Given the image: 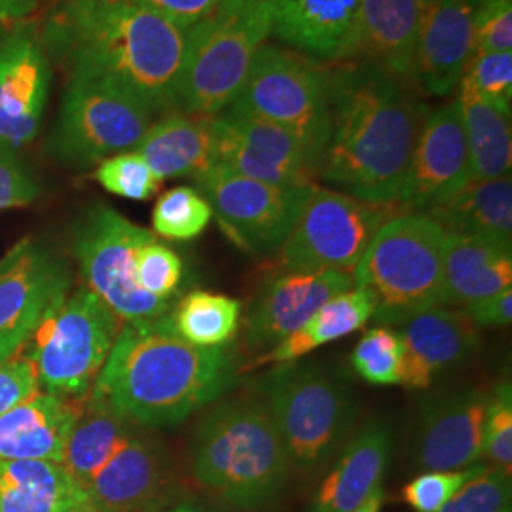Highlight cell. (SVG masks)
Returning a JSON list of instances; mask_svg holds the SVG:
<instances>
[{"mask_svg": "<svg viewBox=\"0 0 512 512\" xmlns=\"http://www.w3.org/2000/svg\"><path fill=\"white\" fill-rule=\"evenodd\" d=\"M418 90L374 63L329 69L330 135L319 177L353 198L397 203L429 112Z\"/></svg>", "mask_w": 512, "mask_h": 512, "instance_id": "1", "label": "cell"}, {"mask_svg": "<svg viewBox=\"0 0 512 512\" xmlns=\"http://www.w3.org/2000/svg\"><path fill=\"white\" fill-rule=\"evenodd\" d=\"M48 57L175 112L188 29L131 0H61L38 33Z\"/></svg>", "mask_w": 512, "mask_h": 512, "instance_id": "2", "label": "cell"}, {"mask_svg": "<svg viewBox=\"0 0 512 512\" xmlns=\"http://www.w3.org/2000/svg\"><path fill=\"white\" fill-rule=\"evenodd\" d=\"M232 344L200 348L183 340L169 313L124 323L92 389L131 425L165 427L215 403L238 380Z\"/></svg>", "mask_w": 512, "mask_h": 512, "instance_id": "3", "label": "cell"}, {"mask_svg": "<svg viewBox=\"0 0 512 512\" xmlns=\"http://www.w3.org/2000/svg\"><path fill=\"white\" fill-rule=\"evenodd\" d=\"M190 458L203 492L234 511L274 505L293 473L287 448L260 399L217 404L200 421Z\"/></svg>", "mask_w": 512, "mask_h": 512, "instance_id": "4", "label": "cell"}, {"mask_svg": "<svg viewBox=\"0 0 512 512\" xmlns=\"http://www.w3.org/2000/svg\"><path fill=\"white\" fill-rule=\"evenodd\" d=\"M256 387L300 473L327 465L359 418V401L346 374L325 363L275 366Z\"/></svg>", "mask_w": 512, "mask_h": 512, "instance_id": "5", "label": "cell"}, {"mask_svg": "<svg viewBox=\"0 0 512 512\" xmlns=\"http://www.w3.org/2000/svg\"><path fill=\"white\" fill-rule=\"evenodd\" d=\"M272 33V0H220L188 29L177 112L215 118L228 109Z\"/></svg>", "mask_w": 512, "mask_h": 512, "instance_id": "6", "label": "cell"}, {"mask_svg": "<svg viewBox=\"0 0 512 512\" xmlns=\"http://www.w3.org/2000/svg\"><path fill=\"white\" fill-rule=\"evenodd\" d=\"M444 239L439 222L403 211L387 220L355 266V285L376 298L374 321L395 327L416 311L446 306Z\"/></svg>", "mask_w": 512, "mask_h": 512, "instance_id": "7", "label": "cell"}, {"mask_svg": "<svg viewBox=\"0 0 512 512\" xmlns=\"http://www.w3.org/2000/svg\"><path fill=\"white\" fill-rule=\"evenodd\" d=\"M122 321L88 287L69 291L54 304L21 349L38 387L46 393L82 399L92 391Z\"/></svg>", "mask_w": 512, "mask_h": 512, "instance_id": "8", "label": "cell"}, {"mask_svg": "<svg viewBox=\"0 0 512 512\" xmlns=\"http://www.w3.org/2000/svg\"><path fill=\"white\" fill-rule=\"evenodd\" d=\"M228 112L266 120L294 135L319 171L329 143V69L283 48L262 46Z\"/></svg>", "mask_w": 512, "mask_h": 512, "instance_id": "9", "label": "cell"}, {"mask_svg": "<svg viewBox=\"0 0 512 512\" xmlns=\"http://www.w3.org/2000/svg\"><path fill=\"white\" fill-rule=\"evenodd\" d=\"M154 112L135 95L92 74L71 73L50 133L57 162L73 167L101 164L135 150L152 126Z\"/></svg>", "mask_w": 512, "mask_h": 512, "instance_id": "10", "label": "cell"}, {"mask_svg": "<svg viewBox=\"0 0 512 512\" xmlns=\"http://www.w3.org/2000/svg\"><path fill=\"white\" fill-rule=\"evenodd\" d=\"M154 236L109 205L90 209L74 226L73 251L88 287L124 323L167 315L173 300L143 293L133 279L137 251Z\"/></svg>", "mask_w": 512, "mask_h": 512, "instance_id": "11", "label": "cell"}, {"mask_svg": "<svg viewBox=\"0 0 512 512\" xmlns=\"http://www.w3.org/2000/svg\"><path fill=\"white\" fill-rule=\"evenodd\" d=\"M403 213L397 203H372L332 188L311 190L293 232L279 249V270L353 272L385 222Z\"/></svg>", "mask_w": 512, "mask_h": 512, "instance_id": "12", "label": "cell"}, {"mask_svg": "<svg viewBox=\"0 0 512 512\" xmlns=\"http://www.w3.org/2000/svg\"><path fill=\"white\" fill-rule=\"evenodd\" d=\"M196 184L228 238L255 256L281 249L315 188L262 183L217 165Z\"/></svg>", "mask_w": 512, "mask_h": 512, "instance_id": "13", "label": "cell"}, {"mask_svg": "<svg viewBox=\"0 0 512 512\" xmlns=\"http://www.w3.org/2000/svg\"><path fill=\"white\" fill-rule=\"evenodd\" d=\"M71 283L67 262L42 241L21 239L6 253L0 260V361L21 351Z\"/></svg>", "mask_w": 512, "mask_h": 512, "instance_id": "14", "label": "cell"}, {"mask_svg": "<svg viewBox=\"0 0 512 512\" xmlns=\"http://www.w3.org/2000/svg\"><path fill=\"white\" fill-rule=\"evenodd\" d=\"M211 128L217 167L283 186H311L319 177L304 145L275 124L224 110L211 118Z\"/></svg>", "mask_w": 512, "mask_h": 512, "instance_id": "15", "label": "cell"}, {"mask_svg": "<svg viewBox=\"0 0 512 512\" xmlns=\"http://www.w3.org/2000/svg\"><path fill=\"white\" fill-rule=\"evenodd\" d=\"M52 88L50 57L29 25L0 29V147L18 152L38 135Z\"/></svg>", "mask_w": 512, "mask_h": 512, "instance_id": "16", "label": "cell"}, {"mask_svg": "<svg viewBox=\"0 0 512 512\" xmlns=\"http://www.w3.org/2000/svg\"><path fill=\"white\" fill-rule=\"evenodd\" d=\"M490 391L446 389L420 406L412 439V459L421 471H461L482 459V427Z\"/></svg>", "mask_w": 512, "mask_h": 512, "instance_id": "17", "label": "cell"}, {"mask_svg": "<svg viewBox=\"0 0 512 512\" xmlns=\"http://www.w3.org/2000/svg\"><path fill=\"white\" fill-rule=\"evenodd\" d=\"M473 181L458 101L429 110L412 152L397 205L425 213Z\"/></svg>", "mask_w": 512, "mask_h": 512, "instance_id": "18", "label": "cell"}, {"mask_svg": "<svg viewBox=\"0 0 512 512\" xmlns=\"http://www.w3.org/2000/svg\"><path fill=\"white\" fill-rule=\"evenodd\" d=\"M353 287V272L281 270L266 281L241 321L245 344L260 351L275 348L330 298Z\"/></svg>", "mask_w": 512, "mask_h": 512, "instance_id": "19", "label": "cell"}, {"mask_svg": "<svg viewBox=\"0 0 512 512\" xmlns=\"http://www.w3.org/2000/svg\"><path fill=\"white\" fill-rule=\"evenodd\" d=\"M169 482L164 448L135 427L82 490L95 512H158Z\"/></svg>", "mask_w": 512, "mask_h": 512, "instance_id": "20", "label": "cell"}, {"mask_svg": "<svg viewBox=\"0 0 512 512\" xmlns=\"http://www.w3.org/2000/svg\"><path fill=\"white\" fill-rule=\"evenodd\" d=\"M393 329L403 340V378L408 389H429L433 382L467 363L478 351V329L461 310L435 306L404 317Z\"/></svg>", "mask_w": 512, "mask_h": 512, "instance_id": "21", "label": "cell"}, {"mask_svg": "<svg viewBox=\"0 0 512 512\" xmlns=\"http://www.w3.org/2000/svg\"><path fill=\"white\" fill-rule=\"evenodd\" d=\"M480 0H431L412 65L414 84L429 95L454 92L476 52Z\"/></svg>", "mask_w": 512, "mask_h": 512, "instance_id": "22", "label": "cell"}, {"mask_svg": "<svg viewBox=\"0 0 512 512\" xmlns=\"http://www.w3.org/2000/svg\"><path fill=\"white\" fill-rule=\"evenodd\" d=\"M431 0H361L338 61L374 63L412 80L421 25Z\"/></svg>", "mask_w": 512, "mask_h": 512, "instance_id": "23", "label": "cell"}, {"mask_svg": "<svg viewBox=\"0 0 512 512\" xmlns=\"http://www.w3.org/2000/svg\"><path fill=\"white\" fill-rule=\"evenodd\" d=\"M393 454V429L384 418H370L349 437L317 492L310 512L357 511L376 488L384 486Z\"/></svg>", "mask_w": 512, "mask_h": 512, "instance_id": "24", "label": "cell"}, {"mask_svg": "<svg viewBox=\"0 0 512 512\" xmlns=\"http://www.w3.org/2000/svg\"><path fill=\"white\" fill-rule=\"evenodd\" d=\"M82 399L37 391L4 412L0 416V461L61 463Z\"/></svg>", "mask_w": 512, "mask_h": 512, "instance_id": "25", "label": "cell"}, {"mask_svg": "<svg viewBox=\"0 0 512 512\" xmlns=\"http://www.w3.org/2000/svg\"><path fill=\"white\" fill-rule=\"evenodd\" d=\"M135 152L154 175L165 179L192 177L194 181L215 167V137L211 118L169 112L148 128Z\"/></svg>", "mask_w": 512, "mask_h": 512, "instance_id": "26", "label": "cell"}, {"mask_svg": "<svg viewBox=\"0 0 512 512\" xmlns=\"http://www.w3.org/2000/svg\"><path fill=\"white\" fill-rule=\"evenodd\" d=\"M274 33L294 50L338 61L361 0H272Z\"/></svg>", "mask_w": 512, "mask_h": 512, "instance_id": "27", "label": "cell"}, {"mask_svg": "<svg viewBox=\"0 0 512 512\" xmlns=\"http://www.w3.org/2000/svg\"><path fill=\"white\" fill-rule=\"evenodd\" d=\"M511 247L488 239L446 234L444 287L446 306H467L509 289L512 283Z\"/></svg>", "mask_w": 512, "mask_h": 512, "instance_id": "28", "label": "cell"}, {"mask_svg": "<svg viewBox=\"0 0 512 512\" xmlns=\"http://www.w3.org/2000/svg\"><path fill=\"white\" fill-rule=\"evenodd\" d=\"M446 234L488 239L512 249L511 175L471 181L446 202L425 211Z\"/></svg>", "mask_w": 512, "mask_h": 512, "instance_id": "29", "label": "cell"}, {"mask_svg": "<svg viewBox=\"0 0 512 512\" xmlns=\"http://www.w3.org/2000/svg\"><path fill=\"white\" fill-rule=\"evenodd\" d=\"M0 512H95L54 461H0Z\"/></svg>", "mask_w": 512, "mask_h": 512, "instance_id": "30", "label": "cell"}, {"mask_svg": "<svg viewBox=\"0 0 512 512\" xmlns=\"http://www.w3.org/2000/svg\"><path fill=\"white\" fill-rule=\"evenodd\" d=\"M376 298L365 287L355 285L346 293L336 294L325 306L275 348L256 357L253 366L289 365L306 357L313 349L327 346L340 338L363 329L374 317Z\"/></svg>", "mask_w": 512, "mask_h": 512, "instance_id": "31", "label": "cell"}, {"mask_svg": "<svg viewBox=\"0 0 512 512\" xmlns=\"http://www.w3.org/2000/svg\"><path fill=\"white\" fill-rule=\"evenodd\" d=\"M135 425L124 420L103 397L90 391L80 406L73 431L67 440L61 467L84 488L99 467L128 439Z\"/></svg>", "mask_w": 512, "mask_h": 512, "instance_id": "32", "label": "cell"}, {"mask_svg": "<svg viewBox=\"0 0 512 512\" xmlns=\"http://www.w3.org/2000/svg\"><path fill=\"white\" fill-rule=\"evenodd\" d=\"M459 114L475 181L511 175V116L494 107L467 80H459Z\"/></svg>", "mask_w": 512, "mask_h": 512, "instance_id": "33", "label": "cell"}, {"mask_svg": "<svg viewBox=\"0 0 512 512\" xmlns=\"http://www.w3.org/2000/svg\"><path fill=\"white\" fill-rule=\"evenodd\" d=\"M241 302L224 294L192 291L173 304V330L194 346L222 348L232 344L241 325Z\"/></svg>", "mask_w": 512, "mask_h": 512, "instance_id": "34", "label": "cell"}, {"mask_svg": "<svg viewBox=\"0 0 512 512\" xmlns=\"http://www.w3.org/2000/svg\"><path fill=\"white\" fill-rule=\"evenodd\" d=\"M213 217V207L200 190L177 186L158 198L152 211V226L162 238L190 241L202 236Z\"/></svg>", "mask_w": 512, "mask_h": 512, "instance_id": "35", "label": "cell"}, {"mask_svg": "<svg viewBox=\"0 0 512 512\" xmlns=\"http://www.w3.org/2000/svg\"><path fill=\"white\" fill-rule=\"evenodd\" d=\"M404 349L399 332L376 327L365 332L351 353V366L372 385H397L403 378Z\"/></svg>", "mask_w": 512, "mask_h": 512, "instance_id": "36", "label": "cell"}, {"mask_svg": "<svg viewBox=\"0 0 512 512\" xmlns=\"http://www.w3.org/2000/svg\"><path fill=\"white\" fill-rule=\"evenodd\" d=\"M95 179L110 194L133 202H147L162 186V181L135 150L103 160L95 169Z\"/></svg>", "mask_w": 512, "mask_h": 512, "instance_id": "37", "label": "cell"}, {"mask_svg": "<svg viewBox=\"0 0 512 512\" xmlns=\"http://www.w3.org/2000/svg\"><path fill=\"white\" fill-rule=\"evenodd\" d=\"M184 264L181 256L154 238L145 243L133 262V279L143 293L173 300L183 283Z\"/></svg>", "mask_w": 512, "mask_h": 512, "instance_id": "38", "label": "cell"}, {"mask_svg": "<svg viewBox=\"0 0 512 512\" xmlns=\"http://www.w3.org/2000/svg\"><path fill=\"white\" fill-rule=\"evenodd\" d=\"M482 459L505 473H512V385L503 380L490 393L482 427Z\"/></svg>", "mask_w": 512, "mask_h": 512, "instance_id": "39", "label": "cell"}, {"mask_svg": "<svg viewBox=\"0 0 512 512\" xmlns=\"http://www.w3.org/2000/svg\"><path fill=\"white\" fill-rule=\"evenodd\" d=\"M437 512H512L511 475L486 465Z\"/></svg>", "mask_w": 512, "mask_h": 512, "instance_id": "40", "label": "cell"}, {"mask_svg": "<svg viewBox=\"0 0 512 512\" xmlns=\"http://www.w3.org/2000/svg\"><path fill=\"white\" fill-rule=\"evenodd\" d=\"M461 78L467 80L478 95L511 116V52H475Z\"/></svg>", "mask_w": 512, "mask_h": 512, "instance_id": "41", "label": "cell"}, {"mask_svg": "<svg viewBox=\"0 0 512 512\" xmlns=\"http://www.w3.org/2000/svg\"><path fill=\"white\" fill-rule=\"evenodd\" d=\"M488 463H476L461 471H423L403 488V501L416 512H437Z\"/></svg>", "mask_w": 512, "mask_h": 512, "instance_id": "42", "label": "cell"}, {"mask_svg": "<svg viewBox=\"0 0 512 512\" xmlns=\"http://www.w3.org/2000/svg\"><path fill=\"white\" fill-rule=\"evenodd\" d=\"M512 0H480L476 52H511Z\"/></svg>", "mask_w": 512, "mask_h": 512, "instance_id": "43", "label": "cell"}, {"mask_svg": "<svg viewBox=\"0 0 512 512\" xmlns=\"http://www.w3.org/2000/svg\"><path fill=\"white\" fill-rule=\"evenodd\" d=\"M40 188L16 152L0 147V209L25 207L35 202Z\"/></svg>", "mask_w": 512, "mask_h": 512, "instance_id": "44", "label": "cell"}, {"mask_svg": "<svg viewBox=\"0 0 512 512\" xmlns=\"http://www.w3.org/2000/svg\"><path fill=\"white\" fill-rule=\"evenodd\" d=\"M40 391L31 365L25 359L0 361V416Z\"/></svg>", "mask_w": 512, "mask_h": 512, "instance_id": "45", "label": "cell"}, {"mask_svg": "<svg viewBox=\"0 0 512 512\" xmlns=\"http://www.w3.org/2000/svg\"><path fill=\"white\" fill-rule=\"evenodd\" d=\"M148 10L164 16L165 19L177 23L183 29L194 27L198 21L207 18L220 0H131Z\"/></svg>", "mask_w": 512, "mask_h": 512, "instance_id": "46", "label": "cell"}, {"mask_svg": "<svg viewBox=\"0 0 512 512\" xmlns=\"http://www.w3.org/2000/svg\"><path fill=\"white\" fill-rule=\"evenodd\" d=\"M463 311L475 325L476 329L482 327H505L511 325L512 319V289H503L501 293L492 294L488 298L471 302Z\"/></svg>", "mask_w": 512, "mask_h": 512, "instance_id": "47", "label": "cell"}, {"mask_svg": "<svg viewBox=\"0 0 512 512\" xmlns=\"http://www.w3.org/2000/svg\"><path fill=\"white\" fill-rule=\"evenodd\" d=\"M40 0H0V21H16L35 12Z\"/></svg>", "mask_w": 512, "mask_h": 512, "instance_id": "48", "label": "cell"}, {"mask_svg": "<svg viewBox=\"0 0 512 512\" xmlns=\"http://www.w3.org/2000/svg\"><path fill=\"white\" fill-rule=\"evenodd\" d=\"M385 501V492L384 486H380V488H376V492L370 495L368 499H366L365 503L357 509V511L353 512H382V507H384Z\"/></svg>", "mask_w": 512, "mask_h": 512, "instance_id": "49", "label": "cell"}, {"mask_svg": "<svg viewBox=\"0 0 512 512\" xmlns=\"http://www.w3.org/2000/svg\"><path fill=\"white\" fill-rule=\"evenodd\" d=\"M158 512H224L217 511V509H209V507H202V505H190V503H181V505H173V507H164Z\"/></svg>", "mask_w": 512, "mask_h": 512, "instance_id": "50", "label": "cell"}]
</instances>
